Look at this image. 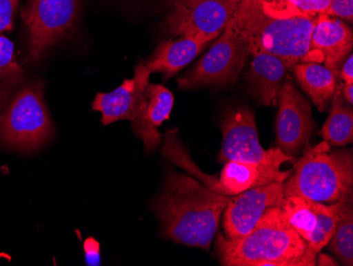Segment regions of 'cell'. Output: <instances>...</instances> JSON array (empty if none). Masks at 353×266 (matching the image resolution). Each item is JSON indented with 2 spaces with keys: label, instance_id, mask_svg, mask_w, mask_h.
I'll return each instance as SVG.
<instances>
[{
  "label": "cell",
  "instance_id": "6da1fadb",
  "mask_svg": "<svg viewBox=\"0 0 353 266\" xmlns=\"http://www.w3.org/2000/svg\"><path fill=\"white\" fill-rule=\"evenodd\" d=\"M230 196L213 191L195 178L170 170L154 202L162 236L176 243L208 249Z\"/></svg>",
  "mask_w": 353,
  "mask_h": 266
},
{
  "label": "cell",
  "instance_id": "7a4b0ae2",
  "mask_svg": "<svg viewBox=\"0 0 353 266\" xmlns=\"http://www.w3.org/2000/svg\"><path fill=\"white\" fill-rule=\"evenodd\" d=\"M317 17L276 10L261 0H240L232 19L250 55L267 53L285 61L292 70L308 61L311 35Z\"/></svg>",
  "mask_w": 353,
  "mask_h": 266
},
{
  "label": "cell",
  "instance_id": "3957f363",
  "mask_svg": "<svg viewBox=\"0 0 353 266\" xmlns=\"http://www.w3.org/2000/svg\"><path fill=\"white\" fill-rule=\"evenodd\" d=\"M216 247L224 266L316 265L317 254L287 221L279 206L268 210L241 239L219 234Z\"/></svg>",
  "mask_w": 353,
  "mask_h": 266
},
{
  "label": "cell",
  "instance_id": "277c9868",
  "mask_svg": "<svg viewBox=\"0 0 353 266\" xmlns=\"http://www.w3.org/2000/svg\"><path fill=\"white\" fill-rule=\"evenodd\" d=\"M285 196L324 204L351 202L353 193L352 151H335L326 142L306 150L283 182Z\"/></svg>",
  "mask_w": 353,
  "mask_h": 266
},
{
  "label": "cell",
  "instance_id": "5b68a950",
  "mask_svg": "<svg viewBox=\"0 0 353 266\" xmlns=\"http://www.w3.org/2000/svg\"><path fill=\"white\" fill-rule=\"evenodd\" d=\"M53 124L41 82H31L14 95L0 113V139L14 150H37L50 140Z\"/></svg>",
  "mask_w": 353,
  "mask_h": 266
},
{
  "label": "cell",
  "instance_id": "8992f818",
  "mask_svg": "<svg viewBox=\"0 0 353 266\" xmlns=\"http://www.w3.org/2000/svg\"><path fill=\"white\" fill-rule=\"evenodd\" d=\"M249 55L245 41L238 35L231 21L208 53L176 82L183 91L200 86L234 84Z\"/></svg>",
  "mask_w": 353,
  "mask_h": 266
},
{
  "label": "cell",
  "instance_id": "52a82bcc",
  "mask_svg": "<svg viewBox=\"0 0 353 266\" xmlns=\"http://www.w3.org/2000/svg\"><path fill=\"white\" fill-rule=\"evenodd\" d=\"M81 0H29L21 19L29 33V55L41 59L74 28Z\"/></svg>",
  "mask_w": 353,
  "mask_h": 266
},
{
  "label": "cell",
  "instance_id": "ba28073f",
  "mask_svg": "<svg viewBox=\"0 0 353 266\" xmlns=\"http://www.w3.org/2000/svg\"><path fill=\"white\" fill-rule=\"evenodd\" d=\"M240 0H172L165 29L172 37H195L212 41L233 19Z\"/></svg>",
  "mask_w": 353,
  "mask_h": 266
},
{
  "label": "cell",
  "instance_id": "9c48e42d",
  "mask_svg": "<svg viewBox=\"0 0 353 266\" xmlns=\"http://www.w3.org/2000/svg\"><path fill=\"white\" fill-rule=\"evenodd\" d=\"M222 148L218 155L220 162H245L281 167L295 158L283 154L279 148L265 150L259 142L255 114L250 108L230 113L221 124Z\"/></svg>",
  "mask_w": 353,
  "mask_h": 266
},
{
  "label": "cell",
  "instance_id": "30bf717a",
  "mask_svg": "<svg viewBox=\"0 0 353 266\" xmlns=\"http://www.w3.org/2000/svg\"><path fill=\"white\" fill-rule=\"evenodd\" d=\"M351 202L352 200L324 204L299 196H285L279 207L301 239L315 254H319L328 245L335 226Z\"/></svg>",
  "mask_w": 353,
  "mask_h": 266
},
{
  "label": "cell",
  "instance_id": "8fae6325",
  "mask_svg": "<svg viewBox=\"0 0 353 266\" xmlns=\"http://www.w3.org/2000/svg\"><path fill=\"white\" fill-rule=\"evenodd\" d=\"M283 182H271L230 196L222 220L225 238L241 239L257 225L268 210L279 207L285 198Z\"/></svg>",
  "mask_w": 353,
  "mask_h": 266
},
{
  "label": "cell",
  "instance_id": "7c38bea8",
  "mask_svg": "<svg viewBox=\"0 0 353 266\" xmlns=\"http://www.w3.org/2000/svg\"><path fill=\"white\" fill-rule=\"evenodd\" d=\"M276 105L277 148L283 154L295 158L303 148L308 146L312 132L310 104L289 80L281 88Z\"/></svg>",
  "mask_w": 353,
  "mask_h": 266
},
{
  "label": "cell",
  "instance_id": "4fadbf2b",
  "mask_svg": "<svg viewBox=\"0 0 353 266\" xmlns=\"http://www.w3.org/2000/svg\"><path fill=\"white\" fill-rule=\"evenodd\" d=\"M152 70L146 61L134 68L132 79L125 80L110 93H100L92 102V108L102 114V123L111 124L121 120L134 121L142 108Z\"/></svg>",
  "mask_w": 353,
  "mask_h": 266
},
{
  "label": "cell",
  "instance_id": "5bb4252c",
  "mask_svg": "<svg viewBox=\"0 0 353 266\" xmlns=\"http://www.w3.org/2000/svg\"><path fill=\"white\" fill-rule=\"evenodd\" d=\"M352 47V29L336 17L319 14L311 35L308 61H312L313 55L319 53L325 66L338 77L340 67L350 55Z\"/></svg>",
  "mask_w": 353,
  "mask_h": 266
},
{
  "label": "cell",
  "instance_id": "9a60e30c",
  "mask_svg": "<svg viewBox=\"0 0 353 266\" xmlns=\"http://www.w3.org/2000/svg\"><path fill=\"white\" fill-rule=\"evenodd\" d=\"M174 106V96L163 85L148 84L142 108L132 121L134 134L142 139L148 153L161 144V134L158 129L170 118Z\"/></svg>",
  "mask_w": 353,
  "mask_h": 266
},
{
  "label": "cell",
  "instance_id": "2e32d148",
  "mask_svg": "<svg viewBox=\"0 0 353 266\" xmlns=\"http://www.w3.org/2000/svg\"><path fill=\"white\" fill-rule=\"evenodd\" d=\"M247 81L253 96L261 104L274 106L283 85L290 80L291 69L285 61L267 53L252 55Z\"/></svg>",
  "mask_w": 353,
  "mask_h": 266
},
{
  "label": "cell",
  "instance_id": "e0dca14e",
  "mask_svg": "<svg viewBox=\"0 0 353 266\" xmlns=\"http://www.w3.org/2000/svg\"><path fill=\"white\" fill-rule=\"evenodd\" d=\"M290 171L281 167L257 162H228L222 169L219 182L220 194L237 196L241 192L275 182H285Z\"/></svg>",
  "mask_w": 353,
  "mask_h": 266
},
{
  "label": "cell",
  "instance_id": "ac0fdd59",
  "mask_svg": "<svg viewBox=\"0 0 353 266\" xmlns=\"http://www.w3.org/2000/svg\"><path fill=\"white\" fill-rule=\"evenodd\" d=\"M211 41L195 37H179L162 41L146 61L152 73H162L168 80L185 68Z\"/></svg>",
  "mask_w": 353,
  "mask_h": 266
},
{
  "label": "cell",
  "instance_id": "d6986e66",
  "mask_svg": "<svg viewBox=\"0 0 353 266\" xmlns=\"http://www.w3.org/2000/svg\"><path fill=\"white\" fill-rule=\"evenodd\" d=\"M292 70L299 86L310 97L319 111H326L338 85L334 73L314 61L299 63Z\"/></svg>",
  "mask_w": 353,
  "mask_h": 266
},
{
  "label": "cell",
  "instance_id": "ffe728a7",
  "mask_svg": "<svg viewBox=\"0 0 353 266\" xmlns=\"http://www.w3.org/2000/svg\"><path fill=\"white\" fill-rule=\"evenodd\" d=\"M324 142L331 146H344L353 140V112L345 104L342 84L336 85L331 100L330 114L322 129Z\"/></svg>",
  "mask_w": 353,
  "mask_h": 266
},
{
  "label": "cell",
  "instance_id": "44dd1931",
  "mask_svg": "<svg viewBox=\"0 0 353 266\" xmlns=\"http://www.w3.org/2000/svg\"><path fill=\"white\" fill-rule=\"evenodd\" d=\"M329 249L342 265H353V207L352 202L345 210L335 226L328 242Z\"/></svg>",
  "mask_w": 353,
  "mask_h": 266
},
{
  "label": "cell",
  "instance_id": "7402d4cb",
  "mask_svg": "<svg viewBox=\"0 0 353 266\" xmlns=\"http://www.w3.org/2000/svg\"><path fill=\"white\" fill-rule=\"evenodd\" d=\"M265 5L276 10L297 12L310 17L326 13L330 0H261Z\"/></svg>",
  "mask_w": 353,
  "mask_h": 266
},
{
  "label": "cell",
  "instance_id": "603a6c76",
  "mask_svg": "<svg viewBox=\"0 0 353 266\" xmlns=\"http://www.w3.org/2000/svg\"><path fill=\"white\" fill-rule=\"evenodd\" d=\"M21 75L23 69L15 61L13 43L5 35H0V80H16Z\"/></svg>",
  "mask_w": 353,
  "mask_h": 266
},
{
  "label": "cell",
  "instance_id": "cb8c5ba5",
  "mask_svg": "<svg viewBox=\"0 0 353 266\" xmlns=\"http://www.w3.org/2000/svg\"><path fill=\"white\" fill-rule=\"evenodd\" d=\"M19 0H0V35L13 29Z\"/></svg>",
  "mask_w": 353,
  "mask_h": 266
},
{
  "label": "cell",
  "instance_id": "d4e9b609",
  "mask_svg": "<svg viewBox=\"0 0 353 266\" xmlns=\"http://www.w3.org/2000/svg\"><path fill=\"white\" fill-rule=\"evenodd\" d=\"M326 14L329 17L343 19L351 23L353 19V0H330Z\"/></svg>",
  "mask_w": 353,
  "mask_h": 266
},
{
  "label": "cell",
  "instance_id": "484cf974",
  "mask_svg": "<svg viewBox=\"0 0 353 266\" xmlns=\"http://www.w3.org/2000/svg\"><path fill=\"white\" fill-rule=\"evenodd\" d=\"M86 250V260L89 265H99L100 264V246L94 240H88L84 244Z\"/></svg>",
  "mask_w": 353,
  "mask_h": 266
},
{
  "label": "cell",
  "instance_id": "4316f807",
  "mask_svg": "<svg viewBox=\"0 0 353 266\" xmlns=\"http://www.w3.org/2000/svg\"><path fill=\"white\" fill-rule=\"evenodd\" d=\"M339 77H341L344 83L349 84L353 83V57L352 53L348 55V59H345L342 68L340 69Z\"/></svg>",
  "mask_w": 353,
  "mask_h": 266
},
{
  "label": "cell",
  "instance_id": "83f0119b",
  "mask_svg": "<svg viewBox=\"0 0 353 266\" xmlns=\"http://www.w3.org/2000/svg\"><path fill=\"white\" fill-rule=\"evenodd\" d=\"M342 96L345 102L348 103L349 105H352L353 103V83L349 84H342Z\"/></svg>",
  "mask_w": 353,
  "mask_h": 266
}]
</instances>
